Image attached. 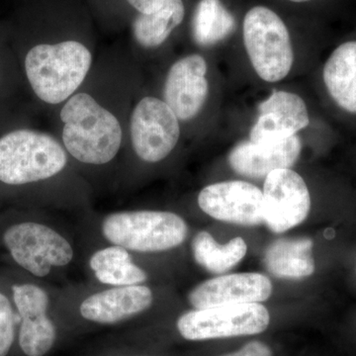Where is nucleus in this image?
Listing matches in <instances>:
<instances>
[{
    "label": "nucleus",
    "mask_w": 356,
    "mask_h": 356,
    "mask_svg": "<svg viewBox=\"0 0 356 356\" xmlns=\"http://www.w3.org/2000/svg\"><path fill=\"white\" fill-rule=\"evenodd\" d=\"M207 74V62L198 54L178 58L166 72L161 99L180 124L197 118L205 106L209 96Z\"/></svg>",
    "instance_id": "nucleus-9"
},
{
    "label": "nucleus",
    "mask_w": 356,
    "mask_h": 356,
    "mask_svg": "<svg viewBox=\"0 0 356 356\" xmlns=\"http://www.w3.org/2000/svg\"><path fill=\"white\" fill-rule=\"evenodd\" d=\"M72 163L58 135L19 128L0 137V182L9 186L54 181Z\"/></svg>",
    "instance_id": "nucleus-2"
},
{
    "label": "nucleus",
    "mask_w": 356,
    "mask_h": 356,
    "mask_svg": "<svg viewBox=\"0 0 356 356\" xmlns=\"http://www.w3.org/2000/svg\"><path fill=\"white\" fill-rule=\"evenodd\" d=\"M264 222L281 234L305 221L311 210V196L305 180L290 168L273 170L264 181Z\"/></svg>",
    "instance_id": "nucleus-8"
},
{
    "label": "nucleus",
    "mask_w": 356,
    "mask_h": 356,
    "mask_svg": "<svg viewBox=\"0 0 356 356\" xmlns=\"http://www.w3.org/2000/svg\"><path fill=\"white\" fill-rule=\"evenodd\" d=\"M165 0H126V2L138 13L149 14L158 10Z\"/></svg>",
    "instance_id": "nucleus-24"
},
{
    "label": "nucleus",
    "mask_w": 356,
    "mask_h": 356,
    "mask_svg": "<svg viewBox=\"0 0 356 356\" xmlns=\"http://www.w3.org/2000/svg\"><path fill=\"white\" fill-rule=\"evenodd\" d=\"M264 195L259 187L245 181L218 182L199 192V208L219 221L257 226L264 222Z\"/></svg>",
    "instance_id": "nucleus-11"
},
{
    "label": "nucleus",
    "mask_w": 356,
    "mask_h": 356,
    "mask_svg": "<svg viewBox=\"0 0 356 356\" xmlns=\"http://www.w3.org/2000/svg\"><path fill=\"white\" fill-rule=\"evenodd\" d=\"M136 96L132 53L100 56L83 86L57 107L58 137L74 163L105 168L119 158Z\"/></svg>",
    "instance_id": "nucleus-1"
},
{
    "label": "nucleus",
    "mask_w": 356,
    "mask_h": 356,
    "mask_svg": "<svg viewBox=\"0 0 356 356\" xmlns=\"http://www.w3.org/2000/svg\"><path fill=\"white\" fill-rule=\"evenodd\" d=\"M269 323L266 307L248 303L193 309L178 318L177 327L184 339L201 341L261 334Z\"/></svg>",
    "instance_id": "nucleus-7"
},
{
    "label": "nucleus",
    "mask_w": 356,
    "mask_h": 356,
    "mask_svg": "<svg viewBox=\"0 0 356 356\" xmlns=\"http://www.w3.org/2000/svg\"><path fill=\"white\" fill-rule=\"evenodd\" d=\"M301 149V140L297 135L269 145L254 144L248 140L232 149L229 163L236 173L243 177H266L273 170L291 168L299 159Z\"/></svg>",
    "instance_id": "nucleus-15"
},
{
    "label": "nucleus",
    "mask_w": 356,
    "mask_h": 356,
    "mask_svg": "<svg viewBox=\"0 0 356 356\" xmlns=\"http://www.w3.org/2000/svg\"><path fill=\"white\" fill-rule=\"evenodd\" d=\"M185 16L184 0H165L153 13L136 14L131 23L134 46L142 51L158 50L184 23Z\"/></svg>",
    "instance_id": "nucleus-17"
},
{
    "label": "nucleus",
    "mask_w": 356,
    "mask_h": 356,
    "mask_svg": "<svg viewBox=\"0 0 356 356\" xmlns=\"http://www.w3.org/2000/svg\"><path fill=\"white\" fill-rule=\"evenodd\" d=\"M181 137V124L161 97L137 95L129 115L124 153L144 165H156L175 151Z\"/></svg>",
    "instance_id": "nucleus-5"
},
{
    "label": "nucleus",
    "mask_w": 356,
    "mask_h": 356,
    "mask_svg": "<svg viewBox=\"0 0 356 356\" xmlns=\"http://www.w3.org/2000/svg\"><path fill=\"white\" fill-rule=\"evenodd\" d=\"M88 268L96 282L103 287L147 284V271L135 261V254L119 245L97 248L89 257Z\"/></svg>",
    "instance_id": "nucleus-16"
},
{
    "label": "nucleus",
    "mask_w": 356,
    "mask_h": 356,
    "mask_svg": "<svg viewBox=\"0 0 356 356\" xmlns=\"http://www.w3.org/2000/svg\"><path fill=\"white\" fill-rule=\"evenodd\" d=\"M325 88L341 108L356 114V41L339 44L323 70Z\"/></svg>",
    "instance_id": "nucleus-19"
},
{
    "label": "nucleus",
    "mask_w": 356,
    "mask_h": 356,
    "mask_svg": "<svg viewBox=\"0 0 356 356\" xmlns=\"http://www.w3.org/2000/svg\"><path fill=\"white\" fill-rule=\"evenodd\" d=\"M222 356H273V350L262 341H250L235 353Z\"/></svg>",
    "instance_id": "nucleus-23"
},
{
    "label": "nucleus",
    "mask_w": 356,
    "mask_h": 356,
    "mask_svg": "<svg viewBox=\"0 0 356 356\" xmlns=\"http://www.w3.org/2000/svg\"><path fill=\"white\" fill-rule=\"evenodd\" d=\"M243 44L257 76L277 83L289 74L294 62L291 34L287 23L270 6L248 8L242 21Z\"/></svg>",
    "instance_id": "nucleus-4"
},
{
    "label": "nucleus",
    "mask_w": 356,
    "mask_h": 356,
    "mask_svg": "<svg viewBox=\"0 0 356 356\" xmlns=\"http://www.w3.org/2000/svg\"><path fill=\"white\" fill-rule=\"evenodd\" d=\"M191 250L198 266L211 273L221 274L242 261L247 254L248 245L240 236L220 245L210 233L201 231L192 240Z\"/></svg>",
    "instance_id": "nucleus-21"
},
{
    "label": "nucleus",
    "mask_w": 356,
    "mask_h": 356,
    "mask_svg": "<svg viewBox=\"0 0 356 356\" xmlns=\"http://www.w3.org/2000/svg\"><path fill=\"white\" fill-rule=\"evenodd\" d=\"M310 124L306 103L295 93L274 91L259 105V116L250 133V142L269 145L296 135Z\"/></svg>",
    "instance_id": "nucleus-13"
},
{
    "label": "nucleus",
    "mask_w": 356,
    "mask_h": 356,
    "mask_svg": "<svg viewBox=\"0 0 356 356\" xmlns=\"http://www.w3.org/2000/svg\"><path fill=\"white\" fill-rule=\"evenodd\" d=\"M2 241L13 261L37 278L67 268L76 257L69 238L44 222H16L6 229Z\"/></svg>",
    "instance_id": "nucleus-6"
},
{
    "label": "nucleus",
    "mask_w": 356,
    "mask_h": 356,
    "mask_svg": "<svg viewBox=\"0 0 356 356\" xmlns=\"http://www.w3.org/2000/svg\"><path fill=\"white\" fill-rule=\"evenodd\" d=\"M236 18L224 0H198L191 21V34L200 48H211L229 38Z\"/></svg>",
    "instance_id": "nucleus-20"
},
{
    "label": "nucleus",
    "mask_w": 356,
    "mask_h": 356,
    "mask_svg": "<svg viewBox=\"0 0 356 356\" xmlns=\"http://www.w3.org/2000/svg\"><path fill=\"white\" fill-rule=\"evenodd\" d=\"M273 293V283L267 276L257 273L229 274L204 281L188 294L194 309L261 303Z\"/></svg>",
    "instance_id": "nucleus-14"
},
{
    "label": "nucleus",
    "mask_w": 356,
    "mask_h": 356,
    "mask_svg": "<svg viewBox=\"0 0 356 356\" xmlns=\"http://www.w3.org/2000/svg\"><path fill=\"white\" fill-rule=\"evenodd\" d=\"M13 300L20 320L18 341L26 356H44L57 339L55 323L49 315L50 295L34 283L14 284Z\"/></svg>",
    "instance_id": "nucleus-10"
},
{
    "label": "nucleus",
    "mask_w": 356,
    "mask_h": 356,
    "mask_svg": "<svg viewBox=\"0 0 356 356\" xmlns=\"http://www.w3.org/2000/svg\"><path fill=\"white\" fill-rule=\"evenodd\" d=\"M15 314L10 299L0 292V356H7L15 339Z\"/></svg>",
    "instance_id": "nucleus-22"
},
{
    "label": "nucleus",
    "mask_w": 356,
    "mask_h": 356,
    "mask_svg": "<svg viewBox=\"0 0 356 356\" xmlns=\"http://www.w3.org/2000/svg\"><path fill=\"white\" fill-rule=\"evenodd\" d=\"M154 300V291L147 284L103 287L83 296L77 310L88 322L116 325L142 315Z\"/></svg>",
    "instance_id": "nucleus-12"
},
{
    "label": "nucleus",
    "mask_w": 356,
    "mask_h": 356,
    "mask_svg": "<svg viewBox=\"0 0 356 356\" xmlns=\"http://www.w3.org/2000/svg\"><path fill=\"white\" fill-rule=\"evenodd\" d=\"M100 233L107 243L132 254L168 252L181 245L188 236V225L170 211L133 209L110 212L100 221Z\"/></svg>",
    "instance_id": "nucleus-3"
},
{
    "label": "nucleus",
    "mask_w": 356,
    "mask_h": 356,
    "mask_svg": "<svg viewBox=\"0 0 356 356\" xmlns=\"http://www.w3.org/2000/svg\"><path fill=\"white\" fill-rule=\"evenodd\" d=\"M281 1L292 4V6H305V4L311 3V2L315 1V0H281Z\"/></svg>",
    "instance_id": "nucleus-25"
},
{
    "label": "nucleus",
    "mask_w": 356,
    "mask_h": 356,
    "mask_svg": "<svg viewBox=\"0 0 356 356\" xmlns=\"http://www.w3.org/2000/svg\"><path fill=\"white\" fill-rule=\"evenodd\" d=\"M313 241L309 238H280L274 241L264 254L267 270L278 278L302 280L315 271Z\"/></svg>",
    "instance_id": "nucleus-18"
}]
</instances>
